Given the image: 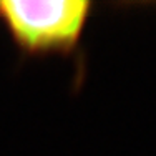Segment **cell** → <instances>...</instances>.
Masks as SVG:
<instances>
[{
	"label": "cell",
	"instance_id": "1",
	"mask_svg": "<svg viewBox=\"0 0 156 156\" xmlns=\"http://www.w3.org/2000/svg\"><path fill=\"white\" fill-rule=\"evenodd\" d=\"M93 3L87 0H0V22L25 55H70L80 45Z\"/></svg>",
	"mask_w": 156,
	"mask_h": 156
}]
</instances>
